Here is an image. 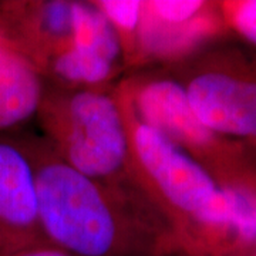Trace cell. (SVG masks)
I'll list each match as a JSON object with an SVG mask.
<instances>
[{
  "label": "cell",
  "mask_w": 256,
  "mask_h": 256,
  "mask_svg": "<svg viewBox=\"0 0 256 256\" xmlns=\"http://www.w3.org/2000/svg\"><path fill=\"white\" fill-rule=\"evenodd\" d=\"M28 158L42 234L73 256H168L174 230L141 191L98 182L63 162L36 132L13 136Z\"/></svg>",
  "instance_id": "1"
},
{
  "label": "cell",
  "mask_w": 256,
  "mask_h": 256,
  "mask_svg": "<svg viewBox=\"0 0 256 256\" xmlns=\"http://www.w3.org/2000/svg\"><path fill=\"white\" fill-rule=\"evenodd\" d=\"M140 190L194 256H248L256 248V192L224 188L131 108L116 86Z\"/></svg>",
  "instance_id": "2"
},
{
  "label": "cell",
  "mask_w": 256,
  "mask_h": 256,
  "mask_svg": "<svg viewBox=\"0 0 256 256\" xmlns=\"http://www.w3.org/2000/svg\"><path fill=\"white\" fill-rule=\"evenodd\" d=\"M116 86H46L34 120L40 130L37 134L63 162L80 174L116 188L141 191L132 172L127 128Z\"/></svg>",
  "instance_id": "3"
},
{
  "label": "cell",
  "mask_w": 256,
  "mask_h": 256,
  "mask_svg": "<svg viewBox=\"0 0 256 256\" xmlns=\"http://www.w3.org/2000/svg\"><path fill=\"white\" fill-rule=\"evenodd\" d=\"M117 88L138 118L195 160L224 188L256 192V176L246 146L204 126L192 111L182 87L165 68L126 74Z\"/></svg>",
  "instance_id": "4"
},
{
  "label": "cell",
  "mask_w": 256,
  "mask_h": 256,
  "mask_svg": "<svg viewBox=\"0 0 256 256\" xmlns=\"http://www.w3.org/2000/svg\"><path fill=\"white\" fill-rule=\"evenodd\" d=\"M178 82L204 126L230 140H256V63L236 50L195 53L161 67Z\"/></svg>",
  "instance_id": "5"
},
{
  "label": "cell",
  "mask_w": 256,
  "mask_h": 256,
  "mask_svg": "<svg viewBox=\"0 0 256 256\" xmlns=\"http://www.w3.org/2000/svg\"><path fill=\"white\" fill-rule=\"evenodd\" d=\"M98 10L76 0H0V37L37 72L92 34Z\"/></svg>",
  "instance_id": "6"
},
{
  "label": "cell",
  "mask_w": 256,
  "mask_h": 256,
  "mask_svg": "<svg viewBox=\"0 0 256 256\" xmlns=\"http://www.w3.org/2000/svg\"><path fill=\"white\" fill-rule=\"evenodd\" d=\"M224 28L220 4L202 0H142L141 70L182 62Z\"/></svg>",
  "instance_id": "7"
},
{
  "label": "cell",
  "mask_w": 256,
  "mask_h": 256,
  "mask_svg": "<svg viewBox=\"0 0 256 256\" xmlns=\"http://www.w3.org/2000/svg\"><path fill=\"white\" fill-rule=\"evenodd\" d=\"M43 240L32 165L13 136L0 137V256Z\"/></svg>",
  "instance_id": "8"
},
{
  "label": "cell",
  "mask_w": 256,
  "mask_h": 256,
  "mask_svg": "<svg viewBox=\"0 0 256 256\" xmlns=\"http://www.w3.org/2000/svg\"><path fill=\"white\" fill-rule=\"evenodd\" d=\"M44 87L36 67L0 37V137L26 131L36 120Z\"/></svg>",
  "instance_id": "9"
},
{
  "label": "cell",
  "mask_w": 256,
  "mask_h": 256,
  "mask_svg": "<svg viewBox=\"0 0 256 256\" xmlns=\"http://www.w3.org/2000/svg\"><path fill=\"white\" fill-rule=\"evenodd\" d=\"M108 20L120 42L122 62L128 73L141 70V9L142 0H92Z\"/></svg>",
  "instance_id": "10"
},
{
  "label": "cell",
  "mask_w": 256,
  "mask_h": 256,
  "mask_svg": "<svg viewBox=\"0 0 256 256\" xmlns=\"http://www.w3.org/2000/svg\"><path fill=\"white\" fill-rule=\"evenodd\" d=\"M220 10L226 28L256 46V0L222 2Z\"/></svg>",
  "instance_id": "11"
},
{
  "label": "cell",
  "mask_w": 256,
  "mask_h": 256,
  "mask_svg": "<svg viewBox=\"0 0 256 256\" xmlns=\"http://www.w3.org/2000/svg\"><path fill=\"white\" fill-rule=\"evenodd\" d=\"M8 256H73L67 254L66 250L54 246L52 244H48L47 240L38 242L34 245H30L28 248H23L14 254H10Z\"/></svg>",
  "instance_id": "12"
},
{
  "label": "cell",
  "mask_w": 256,
  "mask_h": 256,
  "mask_svg": "<svg viewBox=\"0 0 256 256\" xmlns=\"http://www.w3.org/2000/svg\"><path fill=\"white\" fill-rule=\"evenodd\" d=\"M168 256H194L191 254H186V252H176V254H172V255H168Z\"/></svg>",
  "instance_id": "13"
},
{
  "label": "cell",
  "mask_w": 256,
  "mask_h": 256,
  "mask_svg": "<svg viewBox=\"0 0 256 256\" xmlns=\"http://www.w3.org/2000/svg\"><path fill=\"white\" fill-rule=\"evenodd\" d=\"M254 256H256V249H255V252H254Z\"/></svg>",
  "instance_id": "14"
}]
</instances>
